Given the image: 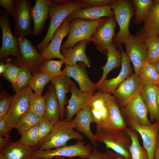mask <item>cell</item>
Masks as SVG:
<instances>
[{"mask_svg":"<svg viewBox=\"0 0 159 159\" xmlns=\"http://www.w3.org/2000/svg\"><path fill=\"white\" fill-rule=\"evenodd\" d=\"M59 105L60 120H64V106L66 104L67 93L70 91L72 81L70 78L63 74L54 77L51 80Z\"/></svg>","mask_w":159,"mask_h":159,"instance_id":"484cf974","label":"cell"},{"mask_svg":"<svg viewBox=\"0 0 159 159\" xmlns=\"http://www.w3.org/2000/svg\"><path fill=\"white\" fill-rule=\"evenodd\" d=\"M107 60L105 65L102 67L103 70L102 76L97 83V87L104 80L108 74L114 68L121 66L122 54L121 51L118 50L117 47L112 43L107 48Z\"/></svg>","mask_w":159,"mask_h":159,"instance_id":"4dcf8cb0","label":"cell"},{"mask_svg":"<svg viewBox=\"0 0 159 159\" xmlns=\"http://www.w3.org/2000/svg\"><path fill=\"white\" fill-rule=\"evenodd\" d=\"M153 1L142 26L133 36L142 42H145L146 39L157 37L159 35V2Z\"/></svg>","mask_w":159,"mask_h":159,"instance_id":"2e32d148","label":"cell"},{"mask_svg":"<svg viewBox=\"0 0 159 159\" xmlns=\"http://www.w3.org/2000/svg\"><path fill=\"white\" fill-rule=\"evenodd\" d=\"M70 122L74 129L84 134L94 146H97L95 134L92 132L90 128V124L93 121L88 106L80 110Z\"/></svg>","mask_w":159,"mask_h":159,"instance_id":"44dd1931","label":"cell"},{"mask_svg":"<svg viewBox=\"0 0 159 159\" xmlns=\"http://www.w3.org/2000/svg\"><path fill=\"white\" fill-rule=\"evenodd\" d=\"M117 22L114 16L106 17L97 28L90 40L101 54L107 55V49L112 43Z\"/></svg>","mask_w":159,"mask_h":159,"instance_id":"8fae6325","label":"cell"},{"mask_svg":"<svg viewBox=\"0 0 159 159\" xmlns=\"http://www.w3.org/2000/svg\"><path fill=\"white\" fill-rule=\"evenodd\" d=\"M105 99L109 111V127L125 130L127 125L115 97L111 94H105Z\"/></svg>","mask_w":159,"mask_h":159,"instance_id":"f1b7e54d","label":"cell"},{"mask_svg":"<svg viewBox=\"0 0 159 159\" xmlns=\"http://www.w3.org/2000/svg\"><path fill=\"white\" fill-rule=\"evenodd\" d=\"M39 132L38 124L23 132L19 141L27 147L35 148L39 143L38 140Z\"/></svg>","mask_w":159,"mask_h":159,"instance_id":"ab89813d","label":"cell"},{"mask_svg":"<svg viewBox=\"0 0 159 159\" xmlns=\"http://www.w3.org/2000/svg\"><path fill=\"white\" fill-rule=\"evenodd\" d=\"M145 42L147 47V61L152 64L159 60V38L148 39Z\"/></svg>","mask_w":159,"mask_h":159,"instance_id":"60d3db41","label":"cell"},{"mask_svg":"<svg viewBox=\"0 0 159 159\" xmlns=\"http://www.w3.org/2000/svg\"><path fill=\"white\" fill-rule=\"evenodd\" d=\"M34 148L26 146L19 141H10L0 149V155L5 159H31Z\"/></svg>","mask_w":159,"mask_h":159,"instance_id":"4316f807","label":"cell"},{"mask_svg":"<svg viewBox=\"0 0 159 159\" xmlns=\"http://www.w3.org/2000/svg\"><path fill=\"white\" fill-rule=\"evenodd\" d=\"M132 1L135 8L133 22L137 25L144 21L154 1L152 0H132Z\"/></svg>","mask_w":159,"mask_h":159,"instance_id":"836d02e7","label":"cell"},{"mask_svg":"<svg viewBox=\"0 0 159 159\" xmlns=\"http://www.w3.org/2000/svg\"><path fill=\"white\" fill-rule=\"evenodd\" d=\"M31 159H52V158H38V159L32 158Z\"/></svg>","mask_w":159,"mask_h":159,"instance_id":"6f0895ef","label":"cell"},{"mask_svg":"<svg viewBox=\"0 0 159 159\" xmlns=\"http://www.w3.org/2000/svg\"><path fill=\"white\" fill-rule=\"evenodd\" d=\"M9 132L5 120H0V136L2 137H9Z\"/></svg>","mask_w":159,"mask_h":159,"instance_id":"c3c4849f","label":"cell"},{"mask_svg":"<svg viewBox=\"0 0 159 159\" xmlns=\"http://www.w3.org/2000/svg\"><path fill=\"white\" fill-rule=\"evenodd\" d=\"M125 120L127 125L140 135L143 140V147L146 150L149 159H154L159 132V121L155 122L149 125L144 126L127 118H125Z\"/></svg>","mask_w":159,"mask_h":159,"instance_id":"7c38bea8","label":"cell"},{"mask_svg":"<svg viewBox=\"0 0 159 159\" xmlns=\"http://www.w3.org/2000/svg\"><path fill=\"white\" fill-rule=\"evenodd\" d=\"M159 74V60L152 64Z\"/></svg>","mask_w":159,"mask_h":159,"instance_id":"db71d44e","label":"cell"},{"mask_svg":"<svg viewBox=\"0 0 159 159\" xmlns=\"http://www.w3.org/2000/svg\"><path fill=\"white\" fill-rule=\"evenodd\" d=\"M140 95L148 109L150 121H158L159 111L157 101L156 86L144 85Z\"/></svg>","mask_w":159,"mask_h":159,"instance_id":"f546056e","label":"cell"},{"mask_svg":"<svg viewBox=\"0 0 159 159\" xmlns=\"http://www.w3.org/2000/svg\"><path fill=\"white\" fill-rule=\"evenodd\" d=\"M82 141L84 138L80 133L74 130L70 122L60 120L53 125L49 135L39 143V148L46 150L67 145L71 139Z\"/></svg>","mask_w":159,"mask_h":159,"instance_id":"3957f363","label":"cell"},{"mask_svg":"<svg viewBox=\"0 0 159 159\" xmlns=\"http://www.w3.org/2000/svg\"><path fill=\"white\" fill-rule=\"evenodd\" d=\"M90 42L89 40L85 39L80 42L73 47L60 49V53L64 57L65 65H73L80 62L90 67L91 62L85 52L86 46Z\"/></svg>","mask_w":159,"mask_h":159,"instance_id":"d4e9b609","label":"cell"},{"mask_svg":"<svg viewBox=\"0 0 159 159\" xmlns=\"http://www.w3.org/2000/svg\"><path fill=\"white\" fill-rule=\"evenodd\" d=\"M11 59L8 58L6 60V67L3 74L4 77L12 84L16 79L20 70V67L13 64Z\"/></svg>","mask_w":159,"mask_h":159,"instance_id":"b9f144b4","label":"cell"},{"mask_svg":"<svg viewBox=\"0 0 159 159\" xmlns=\"http://www.w3.org/2000/svg\"><path fill=\"white\" fill-rule=\"evenodd\" d=\"M0 159H5L1 155H0Z\"/></svg>","mask_w":159,"mask_h":159,"instance_id":"91938a15","label":"cell"},{"mask_svg":"<svg viewBox=\"0 0 159 159\" xmlns=\"http://www.w3.org/2000/svg\"><path fill=\"white\" fill-rule=\"evenodd\" d=\"M95 134L97 142L103 143L107 150L110 149L115 153L131 159L129 149L131 144L130 136L125 130L110 127H97Z\"/></svg>","mask_w":159,"mask_h":159,"instance_id":"7a4b0ae2","label":"cell"},{"mask_svg":"<svg viewBox=\"0 0 159 159\" xmlns=\"http://www.w3.org/2000/svg\"><path fill=\"white\" fill-rule=\"evenodd\" d=\"M156 89L157 105L159 111V86H156Z\"/></svg>","mask_w":159,"mask_h":159,"instance_id":"f5cc1de1","label":"cell"},{"mask_svg":"<svg viewBox=\"0 0 159 159\" xmlns=\"http://www.w3.org/2000/svg\"><path fill=\"white\" fill-rule=\"evenodd\" d=\"M86 67L81 62L73 65H66L62 71V74L74 79L78 84L80 91L92 95L97 90V83L89 78L85 69Z\"/></svg>","mask_w":159,"mask_h":159,"instance_id":"e0dca14e","label":"cell"},{"mask_svg":"<svg viewBox=\"0 0 159 159\" xmlns=\"http://www.w3.org/2000/svg\"><path fill=\"white\" fill-rule=\"evenodd\" d=\"M55 159H66L62 157H55Z\"/></svg>","mask_w":159,"mask_h":159,"instance_id":"9f6ffc18","label":"cell"},{"mask_svg":"<svg viewBox=\"0 0 159 159\" xmlns=\"http://www.w3.org/2000/svg\"><path fill=\"white\" fill-rule=\"evenodd\" d=\"M119 49L121 52L122 57L121 68L119 74L115 78L105 80L97 86L98 90L105 94H112L122 83L132 74L130 60L125 52L122 47Z\"/></svg>","mask_w":159,"mask_h":159,"instance_id":"ffe728a7","label":"cell"},{"mask_svg":"<svg viewBox=\"0 0 159 159\" xmlns=\"http://www.w3.org/2000/svg\"><path fill=\"white\" fill-rule=\"evenodd\" d=\"M158 37L159 38V35H158Z\"/></svg>","mask_w":159,"mask_h":159,"instance_id":"6125c7cd","label":"cell"},{"mask_svg":"<svg viewBox=\"0 0 159 159\" xmlns=\"http://www.w3.org/2000/svg\"><path fill=\"white\" fill-rule=\"evenodd\" d=\"M143 86L139 77L134 73L122 83L112 94L119 104L124 107L136 96L140 95Z\"/></svg>","mask_w":159,"mask_h":159,"instance_id":"4fadbf2b","label":"cell"},{"mask_svg":"<svg viewBox=\"0 0 159 159\" xmlns=\"http://www.w3.org/2000/svg\"><path fill=\"white\" fill-rule=\"evenodd\" d=\"M87 7L110 6L114 0H81Z\"/></svg>","mask_w":159,"mask_h":159,"instance_id":"bcb514c9","label":"cell"},{"mask_svg":"<svg viewBox=\"0 0 159 159\" xmlns=\"http://www.w3.org/2000/svg\"><path fill=\"white\" fill-rule=\"evenodd\" d=\"M154 159H159V143H157L154 155Z\"/></svg>","mask_w":159,"mask_h":159,"instance_id":"816d5d0a","label":"cell"},{"mask_svg":"<svg viewBox=\"0 0 159 159\" xmlns=\"http://www.w3.org/2000/svg\"><path fill=\"white\" fill-rule=\"evenodd\" d=\"M158 143H159V132L158 136Z\"/></svg>","mask_w":159,"mask_h":159,"instance_id":"680465c9","label":"cell"},{"mask_svg":"<svg viewBox=\"0 0 159 159\" xmlns=\"http://www.w3.org/2000/svg\"><path fill=\"white\" fill-rule=\"evenodd\" d=\"M92 147L90 144L85 145L81 141H78L73 145H66L46 150L38 149L34 152L32 158H51L56 157L69 158L78 157L82 159H88Z\"/></svg>","mask_w":159,"mask_h":159,"instance_id":"52a82bcc","label":"cell"},{"mask_svg":"<svg viewBox=\"0 0 159 159\" xmlns=\"http://www.w3.org/2000/svg\"><path fill=\"white\" fill-rule=\"evenodd\" d=\"M132 2L129 0H114L110 5L119 26V31L115 34L112 41L118 49L122 47V44H124L130 35V22L135 13Z\"/></svg>","mask_w":159,"mask_h":159,"instance_id":"277c9868","label":"cell"},{"mask_svg":"<svg viewBox=\"0 0 159 159\" xmlns=\"http://www.w3.org/2000/svg\"><path fill=\"white\" fill-rule=\"evenodd\" d=\"M17 39L20 55L14 60L15 65L25 67L33 73L38 72L39 67L43 62L40 52L35 49L27 38L19 37Z\"/></svg>","mask_w":159,"mask_h":159,"instance_id":"ba28073f","label":"cell"},{"mask_svg":"<svg viewBox=\"0 0 159 159\" xmlns=\"http://www.w3.org/2000/svg\"><path fill=\"white\" fill-rule=\"evenodd\" d=\"M32 90L28 85L13 97L11 106L5 120L9 131L15 128L21 116L29 109Z\"/></svg>","mask_w":159,"mask_h":159,"instance_id":"30bf717a","label":"cell"},{"mask_svg":"<svg viewBox=\"0 0 159 159\" xmlns=\"http://www.w3.org/2000/svg\"><path fill=\"white\" fill-rule=\"evenodd\" d=\"M115 159H126L124 157L117 154H116Z\"/></svg>","mask_w":159,"mask_h":159,"instance_id":"11a10c76","label":"cell"},{"mask_svg":"<svg viewBox=\"0 0 159 159\" xmlns=\"http://www.w3.org/2000/svg\"><path fill=\"white\" fill-rule=\"evenodd\" d=\"M71 22L66 18L55 32L50 43L40 52L43 62L54 58L64 61V57L60 52L61 44L63 39L69 33Z\"/></svg>","mask_w":159,"mask_h":159,"instance_id":"9a60e30c","label":"cell"},{"mask_svg":"<svg viewBox=\"0 0 159 159\" xmlns=\"http://www.w3.org/2000/svg\"><path fill=\"white\" fill-rule=\"evenodd\" d=\"M52 0H36L32 8L31 14L34 24L32 35L39 36L42 33L45 22L49 17Z\"/></svg>","mask_w":159,"mask_h":159,"instance_id":"cb8c5ba5","label":"cell"},{"mask_svg":"<svg viewBox=\"0 0 159 159\" xmlns=\"http://www.w3.org/2000/svg\"><path fill=\"white\" fill-rule=\"evenodd\" d=\"M0 26L2 32V44L0 49L1 62H4L10 55L18 58L20 55L18 39L13 36L10 24L9 15L5 11L0 10Z\"/></svg>","mask_w":159,"mask_h":159,"instance_id":"9c48e42d","label":"cell"},{"mask_svg":"<svg viewBox=\"0 0 159 159\" xmlns=\"http://www.w3.org/2000/svg\"><path fill=\"white\" fill-rule=\"evenodd\" d=\"M15 2V0H0V6L4 8L8 15H12Z\"/></svg>","mask_w":159,"mask_h":159,"instance_id":"7dc6e473","label":"cell"},{"mask_svg":"<svg viewBox=\"0 0 159 159\" xmlns=\"http://www.w3.org/2000/svg\"><path fill=\"white\" fill-rule=\"evenodd\" d=\"M45 108V101L43 96L32 92L28 110L42 118L44 117Z\"/></svg>","mask_w":159,"mask_h":159,"instance_id":"8d00e7d4","label":"cell"},{"mask_svg":"<svg viewBox=\"0 0 159 159\" xmlns=\"http://www.w3.org/2000/svg\"><path fill=\"white\" fill-rule=\"evenodd\" d=\"M41 119L33 113L27 110L20 117L15 128L21 134L39 124Z\"/></svg>","mask_w":159,"mask_h":159,"instance_id":"e575fe53","label":"cell"},{"mask_svg":"<svg viewBox=\"0 0 159 159\" xmlns=\"http://www.w3.org/2000/svg\"><path fill=\"white\" fill-rule=\"evenodd\" d=\"M114 16V13L109 5L88 7L75 10L72 12L66 18L71 21L75 18L95 21L104 17Z\"/></svg>","mask_w":159,"mask_h":159,"instance_id":"603a6c76","label":"cell"},{"mask_svg":"<svg viewBox=\"0 0 159 159\" xmlns=\"http://www.w3.org/2000/svg\"><path fill=\"white\" fill-rule=\"evenodd\" d=\"M86 7L81 0H52L49 10L50 24L48 31L43 40L37 45L40 52L47 47L57 29L72 12Z\"/></svg>","mask_w":159,"mask_h":159,"instance_id":"6da1fadb","label":"cell"},{"mask_svg":"<svg viewBox=\"0 0 159 159\" xmlns=\"http://www.w3.org/2000/svg\"><path fill=\"white\" fill-rule=\"evenodd\" d=\"M138 75L143 85L159 86V74L153 65L147 61L139 69Z\"/></svg>","mask_w":159,"mask_h":159,"instance_id":"d6a6232c","label":"cell"},{"mask_svg":"<svg viewBox=\"0 0 159 159\" xmlns=\"http://www.w3.org/2000/svg\"><path fill=\"white\" fill-rule=\"evenodd\" d=\"M124 44L126 47L125 53L133 64L135 73L138 75L139 69L147 61L146 44L136 39L131 34Z\"/></svg>","mask_w":159,"mask_h":159,"instance_id":"ac0fdd59","label":"cell"},{"mask_svg":"<svg viewBox=\"0 0 159 159\" xmlns=\"http://www.w3.org/2000/svg\"><path fill=\"white\" fill-rule=\"evenodd\" d=\"M155 1L157 2H159V0H155Z\"/></svg>","mask_w":159,"mask_h":159,"instance_id":"94428289","label":"cell"},{"mask_svg":"<svg viewBox=\"0 0 159 159\" xmlns=\"http://www.w3.org/2000/svg\"><path fill=\"white\" fill-rule=\"evenodd\" d=\"M32 7L29 0H15L12 14L14 23V34L16 37L27 38L32 35L31 24Z\"/></svg>","mask_w":159,"mask_h":159,"instance_id":"8992f818","label":"cell"},{"mask_svg":"<svg viewBox=\"0 0 159 159\" xmlns=\"http://www.w3.org/2000/svg\"><path fill=\"white\" fill-rule=\"evenodd\" d=\"M6 67V64H4V62H1L0 63V73L3 74L5 71Z\"/></svg>","mask_w":159,"mask_h":159,"instance_id":"f907efd6","label":"cell"},{"mask_svg":"<svg viewBox=\"0 0 159 159\" xmlns=\"http://www.w3.org/2000/svg\"><path fill=\"white\" fill-rule=\"evenodd\" d=\"M38 125V140L39 143L49 135L53 125L44 117L41 118Z\"/></svg>","mask_w":159,"mask_h":159,"instance_id":"7bdbcfd3","label":"cell"},{"mask_svg":"<svg viewBox=\"0 0 159 159\" xmlns=\"http://www.w3.org/2000/svg\"><path fill=\"white\" fill-rule=\"evenodd\" d=\"M43 97L46 103L44 117L54 125L60 120V114L59 103L52 84Z\"/></svg>","mask_w":159,"mask_h":159,"instance_id":"83f0119b","label":"cell"},{"mask_svg":"<svg viewBox=\"0 0 159 159\" xmlns=\"http://www.w3.org/2000/svg\"><path fill=\"white\" fill-rule=\"evenodd\" d=\"M64 63V61L62 60L45 61L41 64L38 72H44L54 78L62 74L61 68Z\"/></svg>","mask_w":159,"mask_h":159,"instance_id":"74e56055","label":"cell"},{"mask_svg":"<svg viewBox=\"0 0 159 159\" xmlns=\"http://www.w3.org/2000/svg\"><path fill=\"white\" fill-rule=\"evenodd\" d=\"M122 112L125 118L140 125L148 126L152 124L148 117V109L140 95L136 96L124 107Z\"/></svg>","mask_w":159,"mask_h":159,"instance_id":"d6986e66","label":"cell"},{"mask_svg":"<svg viewBox=\"0 0 159 159\" xmlns=\"http://www.w3.org/2000/svg\"><path fill=\"white\" fill-rule=\"evenodd\" d=\"M126 130L130 136L131 140L129 149L131 159H149L146 150L140 144L138 132L130 127H127Z\"/></svg>","mask_w":159,"mask_h":159,"instance_id":"1f68e13d","label":"cell"},{"mask_svg":"<svg viewBox=\"0 0 159 159\" xmlns=\"http://www.w3.org/2000/svg\"><path fill=\"white\" fill-rule=\"evenodd\" d=\"M116 154L111 150H107L104 153L100 152L94 146L88 159H115Z\"/></svg>","mask_w":159,"mask_h":159,"instance_id":"f6af8a7d","label":"cell"},{"mask_svg":"<svg viewBox=\"0 0 159 159\" xmlns=\"http://www.w3.org/2000/svg\"><path fill=\"white\" fill-rule=\"evenodd\" d=\"M88 106L96 127H110L109 113L105 99V93L99 90L94 92L90 98Z\"/></svg>","mask_w":159,"mask_h":159,"instance_id":"5bb4252c","label":"cell"},{"mask_svg":"<svg viewBox=\"0 0 159 159\" xmlns=\"http://www.w3.org/2000/svg\"><path fill=\"white\" fill-rule=\"evenodd\" d=\"M10 141V136L7 137H2L0 136V149L7 145Z\"/></svg>","mask_w":159,"mask_h":159,"instance_id":"681fc988","label":"cell"},{"mask_svg":"<svg viewBox=\"0 0 159 159\" xmlns=\"http://www.w3.org/2000/svg\"><path fill=\"white\" fill-rule=\"evenodd\" d=\"M52 78L44 72H37L33 73L28 86L34 93L42 95L45 87Z\"/></svg>","mask_w":159,"mask_h":159,"instance_id":"d590c367","label":"cell"},{"mask_svg":"<svg viewBox=\"0 0 159 159\" xmlns=\"http://www.w3.org/2000/svg\"><path fill=\"white\" fill-rule=\"evenodd\" d=\"M19 74L14 82L12 84L13 90L16 93L28 85L32 76L31 71L26 67L21 66Z\"/></svg>","mask_w":159,"mask_h":159,"instance_id":"f35d334b","label":"cell"},{"mask_svg":"<svg viewBox=\"0 0 159 159\" xmlns=\"http://www.w3.org/2000/svg\"><path fill=\"white\" fill-rule=\"evenodd\" d=\"M106 19V17H104L95 21L79 18L72 19L68 37L61 46L60 49L73 47L80 42L85 39L90 41L91 37L96 29Z\"/></svg>","mask_w":159,"mask_h":159,"instance_id":"5b68a950","label":"cell"},{"mask_svg":"<svg viewBox=\"0 0 159 159\" xmlns=\"http://www.w3.org/2000/svg\"><path fill=\"white\" fill-rule=\"evenodd\" d=\"M70 91L71 95L67 101L66 118L65 120L70 122L74 116L82 109L88 106L89 100L92 95L81 92L73 82Z\"/></svg>","mask_w":159,"mask_h":159,"instance_id":"7402d4cb","label":"cell"},{"mask_svg":"<svg viewBox=\"0 0 159 159\" xmlns=\"http://www.w3.org/2000/svg\"><path fill=\"white\" fill-rule=\"evenodd\" d=\"M12 97L6 95L1 97L0 100V120H5L10 108Z\"/></svg>","mask_w":159,"mask_h":159,"instance_id":"ee69618b","label":"cell"}]
</instances>
